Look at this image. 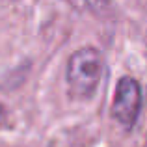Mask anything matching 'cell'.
<instances>
[{"instance_id":"6da1fadb","label":"cell","mask_w":147,"mask_h":147,"mask_svg":"<svg viewBox=\"0 0 147 147\" xmlns=\"http://www.w3.org/2000/svg\"><path fill=\"white\" fill-rule=\"evenodd\" d=\"M104 75V56L93 47L73 52L67 61V86L75 99H90Z\"/></svg>"},{"instance_id":"7a4b0ae2","label":"cell","mask_w":147,"mask_h":147,"mask_svg":"<svg viewBox=\"0 0 147 147\" xmlns=\"http://www.w3.org/2000/svg\"><path fill=\"white\" fill-rule=\"evenodd\" d=\"M142 110V88L136 78L132 76H123L119 78L115 88L114 102H112V115L114 119L125 129L136 123Z\"/></svg>"},{"instance_id":"3957f363","label":"cell","mask_w":147,"mask_h":147,"mask_svg":"<svg viewBox=\"0 0 147 147\" xmlns=\"http://www.w3.org/2000/svg\"><path fill=\"white\" fill-rule=\"evenodd\" d=\"M76 9H100L108 0H65Z\"/></svg>"}]
</instances>
